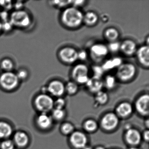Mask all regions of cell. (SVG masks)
<instances>
[{"mask_svg": "<svg viewBox=\"0 0 149 149\" xmlns=\"http://www.w3.org/2000/svg\"><path fill=\"white\" fill-rule=\"evenodd\" d=\"M92 71H93L94 76H93L102 78V77L103 75L104 71L102 66L99 65H95L92 67Z\"/></svg>", "mask_w": 149, "mask_h": 149, "instance_id": "35", "label": "cell"}, {"mask_svg": "<svg viewBox=\"0 0 149 149\" xmlns=\"http://www.w3.org/2000/svg\"><path fill=\"white\" fill-rule=\"evenodd\" d=\"M88 56V53L85 50H82L78 52V60L81 61H85Z\"/></svg>", "mask_w": 149, "mask_h": 149, "instance_id": "38", "label": "cell"}, {"mask_svg": "<svg viewBox=\"0 0 149 149\" xmlns=\"http://www.w3.org/2000/svg\"><path fill=\"white\" fill-rule=\"evenodd\" d=\"M97 123L93 119H88L84 123V128L87 131L92 132L97 129Z\"/></svg>", "mask_w": 149, "mask_h": 149, "instance_id": "28", "label": "cell"}, {"mask_svg": "<svg viewBox=\"0 0 149 149\" xmlns=\"http://www.w3.org/2000/svg\"><path fill=\"white\" fill-rule=\"evenodd\" d=\"M20 81L13 71L3 72L0 75V87L7 91L15 90L19 85Z\"/></svg>", "mask_w": 149, "mask_h": 149, "instance_id": "4", "label": "cell"}, {"mask_svg": "<svg viewBox=\"0 0 149 149\" xmlns=\"http://www.w3.org/2000/svg\"><path fill=\"white\" fill-rule=\"evenodd\" d=\"M88 66L84 63L76 65L71 71V75L74 81L77 84H85L89 79Z\"/></svg>", "mask_w": 149, "mask_h": 149, "instance_id": "6", "label": "cell"}, {"mask_svg": "<svg viewBox=\"0 0 149 149\" xmlns=\"http://www.w3.org/2000/svg\"><path fill=\"white\" fill-rule=\"evenodd\" d=\"M125 137L129 144L133 146L138 145L142 139V136L139 132L136 129L132 128L126 130Z\"/></svg>", "mask_w": 149, "mask_h": 149, "instance_id": "18", "label": "cell"}, {"mask_svg": "<svg viewBox=\"0 0 149 149\" xmlns=\"http://www.w3.org/2000/svg\"><path fill=\"white\" fill-rule=\"evenodd\" d=\"M119 32L115 28H109L104 32V37L109 42L116 41L119 38Z\"/></svg>", "mask_w": 149, "mask_h": 149, "instance_id": "23", "label": "cell"}, {"mask_svg": "<svg viewBox=\"0 0 149 149\" xmlns=\"http://www.w3.org/2000/svg\"><path fill=\"white\" fill-rule=\"evenodd\" d=\"M98 16L95 12L89 11L84 15L83 22L89 26H93L98 22Z\"/></svg>", "mask_w": 149, "mask_h": 149, "instance_id": "22", "label": "cell"}, {"mask_svg": "<svg viewBox=\"0 0 149 149\" xmlns=\"http://www.w3.org/2000/svg\"><path fill=\"white\" fill-rule=\"evenodd\" d=\"M65 116V112L63 109H55L54 108L52 111V116L51 117L53 120H61Z\"/></svg>", "mask_w": 149, "mask_h": 149, "instance_id": "29", "label": "cell"}, {"mask_svg": "<svg viewBox=\"0 0 149 149\" xmlns=\"http://www.w3.org/2000/svg\"><path fill=\"white\" fill-rule=\"evenodd\" d=\"M70 141L75 148L83 149L86 146L88 139L84 133L80 131H76L71 133L70 137Z\"/></svg>", "mask_w": 149, "mask_h": 149, "instance_id": "14", "label": "cell"}, {"mask_svg": "<svg viewBox=\"0 0 149 149\" xmlns=\"http://www.w3.org/2000/svg\"><path fill=\"white\" fill-rule=\"evenodd\" d=\"M9 20L13 27L26 29L31 25L32 18L28 12L22 9L13 11L9 15Z\"/></svg>", "mask_w": 149, "mask_h": 149, "instance_id": "2", "label": "cell"}, {"mask_svg": "<svg viewBox=\"0 0 149 149\" xmlns=\"http://www.w3.org/2000/svg\"><path fill=\"white\" fill-rule=\"evenodd\" d=\"M15 145L10 138L3 139L0 143V149H15Z\"/></svg>", "mask_w": 149, "mask_h": 149, "instance_id": "30", "label": "cell"}, {"mask_svg": "<svg viewBox=\"0 0 149 149\" xmlns=\"http://www.w3.org/2000/svg\"><path fill=\"white\" fill-rule=\"evenodd\" d=\"M2 32V23L0 20V33Z\"/></svg>", "mask_w": 149, "mask_h": 149, "instance_id": "41", "label": "cell"}, {"mask_svg": "<svg viewBox=\"0 0 149 149\" xmlns=\"http://www.w3.org/2000/svg\"><path fill=\"white\" fill-rule=\"evenodd\" d=\"M143 138L145 140L148 142L149 139V132L148 130H146L143 134Z\"/></svg>", "mask_w": 149, "mask_h": 149, "instance_id": "40", "label": "cell"}, {"mask_svg": "<svg viewBox=\"0 0 149 149\" xmlns=\"http://www.w3.org/2000/svg\"><path fill=\"white\" fill-rule=\"evenodd\" d=\"M123 63L122 59L120 57H115L107 60L102 65L104 71L111 70L113 69L117 68Z\"/></svg>", "mask_w": 149, "mask_h": 149, "instance_id": "21", "label": "cell"}, {"mask_svg": "<svg viewBox=\"0 0 149 149\" xmlns=\"http://www.w3.org/2000/svg\"><path fill=\"white\" fill-rule=\"evenodd\" d=\"M86 85L90 92L96 94L102 91L104 86L103 81L102 78L93 76L90 77Z\"/></svg>", "mask_w": 149, "mask_h": 149, "instance_id": "17", "label": "cell"}, {"mask_svg": "<svg viewBox=\"0 0 149 149\" xmlns=\"http://www.w3.org/2000/svg\"><path fill=\"white\" fill-rule=\"evenodd\" d=\"M86 2L85 1H72L71 5H73L74 7L78 8L84 5Z\"/></svg>", "mask_w": 149, "mask_h": 149, "instance_id": "39", "label": "cell"}, {"mask_svg": "<svg viewBox=\"0 0 149 149\" xmlns=\"http://www.w3.org/2000/svg\"><path fill=\"white\" fill-rule=\"evenodd\" d=\"M65 91L69 95H74L78 91V84L74 81H70L65 84Z\"/></svg>", "mask_w": 149, "mask_h": 149, "instance_id": "26", "label": "cell"}, {"mask_svg": "<svg viewBox=\"0 0 149 149\" xmlns=\"http://www.w3.org/2000/svg\"><path fill=\"white\" fill-rule=\"evenodd\" d=\"M50 4L51 6L58 8H67L68 6L71 5L72 1H50Z\"/></svg>", "mask_w": 149, "mask_h": 149, "instance_id": "31", "label": "cell"}, {"mask_svg": "<svg viewBox=\"0 0 149 149\" xmlns=\"http://www.w3.org/2000/svg\"><path fill=\"white\" fill-rule=\"evenodd\" d=\"M137 59L139 63L143 67H149V48L148 45H143L137 49L136 53Z\"/></svg>", "mask_w": 149, "mask_h": 149, "instance_id": "15", "label": "cell"}, {"mask_svg": "<svg viewBox=\"0 0 149 149\" xmlns=\"http://www.w3.org/2000/svg\"><path fill=\"white\" fill-rule=\"evenodd\" d=\"M13 4L11 1H0V6L2 7L5 11H8L12 8Z\"/></svg>", "mask_w": 149, "mask_h": 149, "instance_id": "37", "label": "cell"}, {"mask_svg": "<svg viewBox=\"0 0 149 149\" xmlns=\"http://www.w3.org/2000/svg\"><path fill=\"white\" fill-rule=\"evenodd\" d=\"M146 126H147V128H148V127H149V120H148V119H147V120H146Z\"/></svg>", "mask_w": 149, "mask_h": 149, "instance_id": "42", "label": "cell"}, {"mask_svg": "<svg viewBox=\"0 0 149 149\" xmlns=\"http://www.w3.org/2000/svg\"><path fill=\"white\" fill-rule=\"evenodd\" d=\"M95 149H105L104 147L102 146H97V147L95 148Z\"/></svg>", "mask_w": 149, "mask_h": 149, "instance_id": "44", "label": "cell"}, {"mask_svg": "<svg viewBox=\"0 0 149 149\" xmlns=\"http://www.w3.org/2000/svg\"><path fill=\"white\" fill-rule=\"evenodd\" d=\"M136 74V68L131 63H122L117 70V78L122 82H126L131 81Z\"/></svg>", "mask_w": 149, "mask_h": 149, "instance_id": "5", "label": "cell"}, {"mask_svg": "<svg viewBox=\"0 0 149 149\" xmlns=\"http://www.w3.org/2000/svg\"><path fill=\"white\" fill-rule=\"evenodd\" d=\"M129 149H139L138 148H137V147H132L131 148H130Z\"/></svg>", "mask_w": 149, "mask_h": 149, "instance_id": "45", "label": "cell"}, {"mask_svg": "<svg viewBox=\"0 0 149 149\" xmlns=\"http://www.w3.org/2000/svg\"><path fill=\"white\" fill-rule=\"evenodd\" d=\"M119 123L117 115L113 112L107 113L101 120L102 127L106 130L111 131L116 129Z\"/></svg>", "mask_w": 149, "mask_h": 149, "instance_id": "10", "label": "cell"}, {"mask_svg": "<svg viewBox=\"0 0 149 149\" xmlns=\"http://www.w3.org/2000/svg\"><path fill=\"white\" fill-rule=\"evenodd\" d=\"M74 126L69 123H64L61 126V131L64 135H68L73 132Z\"/></svg>", "mask_w": 149, "mask_h": 149, "instance_id": "33", "label": "cell"}, {"mask_svg": "<svg viewBox=\"0 0 149 149\" xmlns=\"http://www.w3.org/2000/svg\"><path fill=\"white\" fill-rule=\"evenodd\" d=\"M15 147L19 149H24L28 146L30 143L29 135L23 131H17L14 132L13 139Z\"/></svg>", "mask_w": 149, "mask_h": 149, "instance_id": "11", "label": "cell"}, {"mask_svg": "<svg viewBox=\"0 0 149 149\" xmlns=\"http://www.w3.org/2000/svg\"><path fill=\"white\" fill-rule=\"evenodd\" d=\"M103 83L104 85L105 86L106 88L109 90H111L116 87V79L114 76L108 75L105 77Z\"/></svg>", "mask_w": 149, "mask_h": 149, "instance_id": "25", "label": "cell"}, {"mask_svg": "<svg viewBox=\"0 0 149 149\" xmlns=\"http://www.w3.org/2000/svg\"><path fill=\"white\" fill-rule=\"evenodd\" d=\"M109 51L108 47L103 43L94 44L90 48V54L93 60L96 61H100L108 54Z\"/></svg>", "mask_w": 149, "mask_h": 149, "instance_id": "9", "label": "cell"}, {"mask_svg": "<svg viewBox=\"0 0 149 149\" xmlns=\"http://www.w3.org/2000/svg\"><path fill=\"white\" fill-rule=\"evenodd\" d=\"M35 123L40 130H47L53 125V119L48 113H40L36 118Z\"/></svg>", "mask_w": 149, "mask_h": 149, "instance_id": "12", "label": "cell"}, {"mask_svg": "<svg viewBox=\"0 0 149 149\" xmlns=\"http://www.w3.org/2000/svg\"><path fill=\"white\" fill-rule=\"evenodd\" d=\"M58 57L63 63L72 64L78 60V51L72 47H64L59 50Z\"/></svg>", "mask_w": 149, "mask_h": 149, "instance_id": "7", "label": "cell"}, {"mask_svg": "<svg viewBox=\"0 0 149 149\" xmlns=\"http://www.w3.org/2000/svg\"><path fill=\"white\" fill-rule=\"evenodd\" d=\"M84 14L81 11L74 7H68L62 13L61 20L66 27L74 29L79 27L83 22Z\"/></svg>", "mask_w": 149, "mask_h": 149, "instance_id": "1", "label": "cell"}, {"mask_svg": "<svg viewBox=\"0 0 149 149\" xmlns=\"http://www.w3.org/2000/svg\"><path fill=\"white\" fill-rule=\"evenodd\" d=\"M54 100L51 95L41 93L34 99V106L40 113L48 114L54 109Z\"/></svg>", "mask_w": 149, "mask_h": 149, "instance_id": "3", "label": "cell"}, {"mask_svg": "<svg viewBox=\"0 0 149 149\" xmlns=\"http://www.w3.org/2000/svg\"><path fill=\"white\" fill-rule=\"evenodd\" d=\"M83 149H92V148H91V146H85L84 148H83Z\"/></svg>", "mask_w": 149, "mask_h": 149, "instance_id": "43", "label": "cell"}, {"mask_svg": "<svg viewBox=\"0 0 149 149\" xmlns=\"http://www.w3.org/2000/svg\"><path fill=\"white\" fill-rule=\"evenodd\" d=\"M137 49V47L136 42L130 39L125 40L120 43V50L127 56H132L136 54Z\"/></svg>", "mask_w": 149, "mask_h": 149, "instance_id": "16", "label": "cell"}, {"mask_svg": "<svg viewBox=\"0 0 149 149\" xmlns=\"http://www.w3.org/2000/svg\"><path fill=\"white\" fill-rule=\"evenodd\" d=\"M14 133L13 128L11 124L4 120H0V139L10 138Z\"/></svg>", "mask_w": 149, "mask_h": 149, "instance_id": "19", "label": "cell"}, {"mask_svg": "<svg viewBox=\"0 0 149 149\" xmlns=\"http://www.w3.org/2000/svg\"><path fill=\"white\" fill-rule=\"evenodd\" d=\"M15 66V65L13 60L8 57L2 59L0 62V68L4 72L13 71Z\"/></svg>", "mask_w": 149, "mask_h": 149, "instance_id": "24", "label": "cell"}, {"mask_svg": "<svg viewBox=\"0 0 149 149\" xmlns=\"http://www.w3.org/2000/svg\"><path fill=\"white\" fill-rule=\"evenodd\" d=\"M47 94L51 96L60 97L65 92V85L62 81L54 80L50 81L46 86Z\"/></svg>", "mask_w": 149, "mask_h": 149, "instance_id": "8", "label": "cell"}, {"mask_svg": "<svg viewBox=\"0 0 149 149\" xmlns=\"http://www.w3.org/2000/svg\"><path fill=\"white\" fill-rule=\"evenodd\" d=\"M116 110L118 116L122 117H126L132 113V107L130 103L123 102L118 104Z\"/></svg>", "mask_w": 149, "mask_h": 149, "instance_id": "20", "label": "cell"}, {"mask_svg": "<svg viewBox=\"0 0 149 149\" xmlns=\"http://www.w3.org/2000/svg\"><path fill=\"white\" fill-rule=\"evenodd\" d=\"M66 104L65 100L62 97H58L54 102V108L63 109Z\"/></svg>", "mask_w": 149, "mask_h": 149, "instance_id": "36", "label": "cell"}, {"mask_svg": "<svg viewBox=\"0 0 149 149\" xmlns=\"http://www.w3.org/2000/svg\"><path fill=\"white\" fill-rule=\"evenodd\" d=\"M95 99L96 102L98 104L103 105L106 104L108 102L109 96L106 92L101 91L95 94Z\"/></svg>", "mask_w": 149, "mask_h": 149, "instance_id": "27", "label": "cell"}, {"mask_svg": "<svg viewBox=\"0 0 149 149\" xmlns=\"http://www.w3.org/2000/svg\"><path fill=\"white\" fill-rule=\"evenodd\" d=\"M15 73L17 77L20 81H25L28 78L29 76V72L28 70L24 68L19 69Z\"/></svg>", "mask_w": 149, "mask_h": 149, "instance_id": "32", "label": "cell"}, {"mask_svg": "<svg viewBox=\"0 0 149 149\" xmlns=\"http://www.w3.org/2000/svg\"><path fill=\"white\" fill-rule=\"evenodd\" d=\"M136 110L140 115L148 116L149 113V96L148 94L141 95L135 103Z\"/></svg>", "mask_w": 149, "mask_h": 149, "instance_id": "13", "label": "cell"}, {"mask_svg": "<svg viewBox=\"0 0 149 149\" xmlns=\"http://www.w3.org/2000/svg\"><path fill=\"white\" fill-rule=\"evenodd\" d=\"M120 43H121L117 41L110 42L108 46H107L109 51L113 53L118 52L120 50Z\"/></svg>", "mask_w": 149, "mask_h": 149, "instance_id": "34", "label": "cell"}]
</instances>
